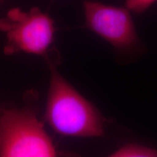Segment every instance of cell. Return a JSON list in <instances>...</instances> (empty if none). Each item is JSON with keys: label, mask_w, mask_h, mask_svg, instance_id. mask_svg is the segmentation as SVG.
Instances as JSON below:
<instances>
[{"label": "cell", "mask_w": 157, "mask_h": 157, "mask_svg": "<svg viewBox=\"0 0 157 157\" xmlns=\"http://www.w3.org/2000/svg\"><path fill=\"white\" fill-rule=\"evenodd\" d=\"M50 80L44 119L55 132L64 136L101 137L105 119L89 101L65 79L57 63L48 59Z\"/></svg>", "instance_id": "6da1fadb"}, {"label": "cell", "mask_w": 157, "mask_h": 157, "mask_svg": "<svg viewBox=\"0 0 157 157\" xmlns=\"http://www.w3.org/2000/svg\"><path fill=\"white\" fill-rule=\"evenodd\" d=\"M0 157H78L58 151L32 107L0 111Z\"/></svg>", "instance_id": "7a4b0ae2"}, {"label": "cell", "mask_w": 157, "mask_h": 157, "mask_svg": "<svg viewBox=\"0 0 157 157\" xmlns=\"http://www.w3.org/2000/svg\"><path fill=\"white\" fill-rule=\"evenodd\" d=\"M0 31L7 39L6 55L24 52L48 58L56 26L53 19L37 7L28 11L15 7L0 18Z\"/></svg>", "instance_id": "3957f363"}, {"label": "cell", "mask_w": 157, "mask_h": 157, "mask_svg": "<svg viewBox=\"0 0 157 157\" xmlns=\"http://www.w3.org/2000/svg\"><path fill=\"white\" fill-rule=\"evenodd\" d=\"M83 9L86 28L107 41L118 53L135 56L145 50L126 7L85 0Z\"/></svg>", "instance_id": "277c9868"}, {"label": "cell", "mask_w": 157, "mask_h": 157, "mask_svg": "<svg viewBox=\"0 0 157 157\" xmlns=\"http://www.w3.org/2000/svg\"><path fill=\"white\" fill-rule=\"evenodd\" d=\"M109 157H157V150L139 145H127Z\"/></svg>", "instance_id": "5b68a950"}, {"label": "cell", "mask_w": 157, "mask_h": 157, "mask_svg": "<svg viewBox=\"0 0 157 157\" xmlns=\"http://www.w3.org/2000/svg\"><path fill=\"white\" fill-rule=\"evenodd\" d=\"M157 0H126L125 7L136 14L146 11Z\"/></svg>", "instance_id": "8992f818"}, {"label": "cell", "mask_w": 157, "mask_h": 157, "mask_svg": "<svg viewBox=\"0 0 157 157\" xmlns=\"http://www.w3.org/2000/svg\"><path fill=\"white\" fill-rule=\"evenodd\" d=\"M0 1H1V0H0Z\"/></svg>", "instance_id": "52a82bcc"}, {"label": "cell", "mask_w": 157, "mask_h": 157, "mask_svg": "<svg viewBox=\"0 0 157 157\" xmlns=\"http://www.w3.org/2000/svg\"></svg>", "instance_id": "ba28073f"}]
</instances>
